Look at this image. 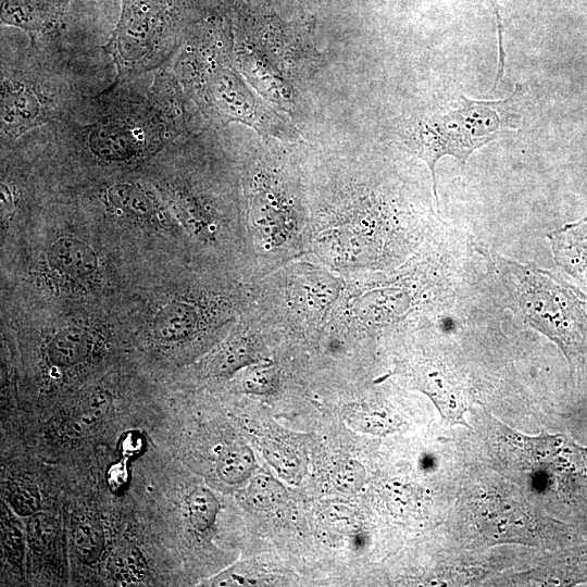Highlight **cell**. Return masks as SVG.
<instances>
[{
  "label": "cell",
  "instance_id": "obj_1",
  "mask_svg": "<svg viewBox=\"0 0 587 587\" xmlns=\"http://www.w3.org/2000/svg\"><path fill=\"white\" fill-rule=\"evenodd\" d=\"M512 310L563 351L570 364L587 346V295L558 274L498 259Z\"/></svg>",
  "mask_w": 587,
  "mask_h": 587
},
{
  "label": "cell",
  "instance_id": "obj_2",
  "mask_svg": "<svg viewBox=\"0 0 587 587\" xmlns=\"http://www.w3.org/2000/svg\"><path fill=\"white\" fill-rule=\"evenodd\" d=\"M516 91L498 101L461 96L454 108L428 115L414 126L407 146L427 164L437 204V162L451 155L464 166L475 150L513 129L516 121L511 109Z\"/></svg>",
  "mask_w": 587,
  "mask_h": 587
},
{
  "label": "cell",
  "instance_id": "obj_3",
  "mask_svg": "<svg viewBox=\"0 0 587 587\" xmlns=\"http://www.w3.org/2000/svg\"><path fill=\"white\" fill-rule=\"evenodd\" d=\"M172 8V0H121L117 24L104 46L116 75L104 93L161 61V49L171 30Z\"/></svg>",
  "mask_w": 587,
  "mask_h": 587
},
{
  "label": "cell",
  "instance_id": "obj_4",
  "mask_svg": "<svg viewBox=\"0 0 587 587\" xmlns=\"http://www.w3.org/2000/svg\"><path fill=\"white\" fill-rule=\"evenodd\" d=\"M207 90L224 118L243 123L260 134L290 137L291 132L285 122L234 71L214 67L208 76Z\"/></svg>",
  "mask_w": 587,
  "mask_h": 587
},
{
  "label": "cell",
  "instance_id": "obj_5",
  "mask_svg": "<svg viewBox=\"0 0 587 587\" xmlns=\"http://www.w3.org/2000/svg\"><path fill=\"white\" fill-rule=\"evenodd\" d=\"M70 0H1V23L26 32L33 41L57 34Z\"/></svg>",
  "mask_w": 587,
  "mask_h": 587
},
{
  "label": "cell",
  "instance_id": "obj_6",
  "mask_svg": "<svg viewBox=\"0 0 587 587\" xmlns=\"http://www.w3.org/2000/svg\"><path fill=\"white\" fill-rule=\"evenodd\" d=\"M419 388L426 392L450 423L464 424L466 399L463 385L455 372L442 362L421 363L412 373Z\"/></svg>",
  "mask_w": 587,
  "mask_h": 587
},
{
  "label": "cell",
  "instance_id": "obj_7",
  "mask_svg": "<svg viewBox=\"0 0 587 587\" xmlns=\"http://www.w3.org/2000/svg\"><path fill=\"white\" fill-rule=\"evenodd\" d=\"M47 99L34 88L10 80L2 82V129L11 137L47 121Z\"/></svg>",
  "mask_w": 587,
  "mask_h": 587
},
{
  "label": "cell",
  "instance_id": "obj_8",
  "mask_svg": "<svg viewBox=\"0 0 587 587\" xmlns=\"http://www.w3.org/2000/svg\"><path fill=\"white\" fill-rule=\"evenodd\" d=\"M148 132L127 121H107L95 125L89 136L93 153L110 161H124L134 157L146 143Z\"/></svg>",
  "mask_w": 587,
  "mask_h": 587
},
{
  "label": "cell",
  "instance_id": "obj_9",
  "mask_svg": "<svg viewBox=\"0 0 587 587\" xmlns=\"http://www.w3.org/2000/svg\"><path fill=\"white\" fill-rule=\"evenodd\" d=\"M554 260L587 288V217L549 234Z\"/></svg>",
  "mask_w": 587,
  "mask_h": 587
},
{
  "label": "cell",
  "instance_id": "obj_10",
  "mask_svg": "<svg viewBox=\"0 0 587 587\" xmlns=\"http://www.w3.org/2000/svg\"><path fill=\"white\" fill-rule=\"evenodd\" d=\"M51 262L72 276L91 274L98 264L96 253L85 242L70 237L57 240L49 251Z\"/></svg>",
  "mask_w": 587,
  "mask_h": 587
},
{
  "label": "cell",
  "instance_id": "obj_11",
  "mask_svg": "<svg viewBox=\"0 0 587 587\" xmlns=\"http://www.w3.org/2000/svg\"><path fill=\"white\" fill-rule=\"evenodd\" d=\"M91 348L90 335L79 327L60 330L49 342L48 354L51 362L60 366H71L83 361Z\"/></svg>",
  "mask_w": 587,
  "mask_h": 587
},
{
  "label": "cell",
  "instance_id": "obj_12",
  "mask_svg": "<svg viewBox=\"0 0 587 587\" xmlns=\"http://www.w3.org/2000/svg\"><path fill=\"white\" fill-rule=\"evenodd\" d=\"M196 326L193 309L176 302L163 307L154 316V335L163 341H177L191 334Z\"/></svg>",
  "mask_w": 587,
  "mask_h": 587
},
{
  "label": "cell",
  "instance_id": "obj_13",
  "mask_svg": "<svg viewBox=\"0 0 587 587\" xmlns=\"http://www.w3.org/2000/svg\"><path fill=\"white\" fill-rule=\"evenodd\" d=\"M109 569L116 580L132 583L143 576L146 561L137 547L124 545L112 553Z\"/></svg>",
  "mask_w": 587,
  "mask_h": 587
},
{
  "label": "cell",
  "instance_id": "obj_14",
  "mask_svg": "<svg viewBox=\"0 0 587 587\" xmlns=\"http://www.w3.org/2000/svg\"><path fill=\"white\" fill-rule=\"evenodd\" d=\"M73 544L77 558L86 564H91L100 558L103 550L102 530L93 523H82L74 530Z\"/></svg>",
  "mask_w": 587,
  "mask_h": 587
},
{
  "label": "cell",
  "instance_id": "obj_15",
  "mask_svg": "<svg viewBox=\"0 0 587 587\" xmlns=\"http://www.w3.org/2000/svg\"><path fill=\"white\" fill-rule=\"evenodd\" d=\"M218 504L205 488L193 489L188 497L189 519L195 528L204 530L214 522Z\"/></svg>",
  "mask_w": 587,
  "mask_h": 587
},
{
  "label": "cell",
  "instance_id": "obj_16",
  "mask_svg": "<svg viewBox=\"0 0 587 587\" xmlns=\"http://www.w3.org/2000/svg\"><path fill=\"white\" fill-rule=\"evenodd\" d=\"M252 463L250 451L243 448H232L221 455L217 471L224 480L238 483L250 474Z\"/></svg>",
  "mask_w": 587,
  "mask_h": 587
},
{
  "label": "cell",
  "instance_id": "obj_17",
  "mask_svg": "<svg viewBox=\"0 0 587 587\" xmlns=\"http://www.w3.org/2000/svg\"><path fill=\"white\" fill-rule=\"evenodd\" d=\"M108 199L116 208L135 215H145L151 210L147 197L136 187L127 184L112 186L108 191Z\"/></svg>",
  "mask_w": 587,
  "mask_h": 587
},
{
  "label": "cell",
  "instance_id": "obj_18",
  "mask_svg": "<svg viewBox=\"0 0 587 587\" xmlns=\"http://www.w3.org/2000/svg\"><path fill=\"white\" fill-rule=\"evenodd\" d=\"M109 405L108 397L102 394H95L89 397L77 410L76 414L72 415L70 429L74 434H82L90 426L96 424Z\"/></svg>",
  "mask_w": 587,
  "mask_h": 587
},
{
  "label": "cell",
  "instance_id": "obj_19",
  "mask_svg": "<svg viewBox=\"0 0 587 587\" xmlns=\"http://www.w3.org/2000/svg\"><path fill=\"white\" fill-rule=\"evenodd\" d=\"M55 534V523L51 515L36 512L27 522V539L35 551L48 548Z\"/></svg>",
  "mask_w": 587,
  "mask_h": 587
},
{
  "label": "cell",
  "instance_id": "obj_20",
  "mask_svg": "<svg viewBox=\"0 0 587 587\" xmlns=\"http://www.w3.org/2000/svg\"><path fill=\"white\" fill-rule=\"evenodd\" d=\"M10 503L16 513L27 516L38 512L40 507L39 492L29 485H20L12 489Z\"/></svg>",
  "mask_w": 587,
  "mask_h": 587
},
{
  "label": "cell",
  "instance_id": "obj_21",
  "mask_svg": "<svg viewBox=\"0 0 587 587\" xmlns=\"http://www.w3.org/2000/svg\"><path fill=\"white\" fill-rule=\"evenodd\" d=\"M2 546L11 563L20 564L23 559V536L14 525H7L2 530Z\"/></svg>",
  "mask_w": 587,
  "mask_h": 587
},
{
  "label": "cell",
  "instance_id": "obj_22",
  "mask_svg": "<svg viewBox=\"0 0 587 587\" xmlns=\"http://www.w3.org/2000/svg\"><path fill=\"white\" fill-rule=\"evenodd\" d=\"M276 486V483H270L267 479L259 477L252 482L249 496L257 505L265 504V501L266 503L272 502L276 500L278 495Z\"/></svg>",
  "mask_w": 587,
  "mask_h": 587
},
{
  "label": "cell",
  "instance_id": "obj_23",
  "mask_svg": "<svg viewBox=\"0 0 587 587\" xmlns=\"http://www.w3.org/2000/svg\"><path fill=\"white\" fill-rule=\"evenodd\" d=\"M486 1L489 3L494 12V15L496 18L497 33H498V70H497V76L494 83V88H496L500 78L503 75L504 63H505V53H504V47H503V26H502L500 13H499L498 1L497 0H486Z\"/></svg>",
  "mask_w": 587,
  "mask_h": 587
},
{
  "label": "cell",
  "instance_id": "obj_24",
  "mask_svg": "<svg viewBox=\"0 0 587 587\" xmlns=\"http://www.w3.org/2000/svg\"><path fill=\"white\" fill-rule=\"evenodd\" d=\"M247 355V350L243 346H232L220 355L217 367L222 372L234 370L245 361Z\"/></svg>",
  "mask_w": 587,
  "mask_h": 587
}]
</instances>
